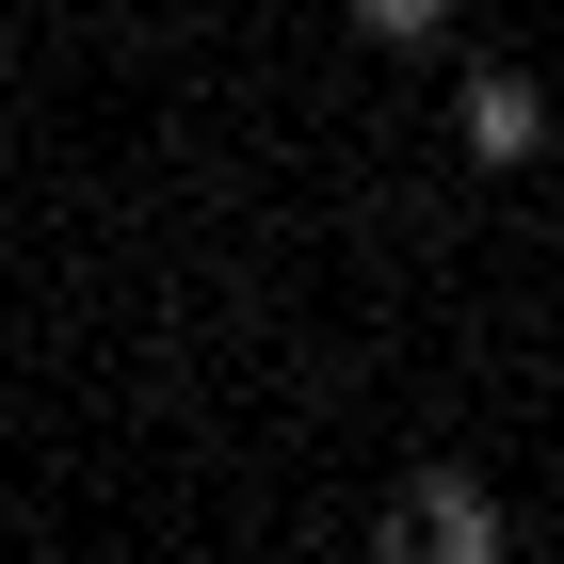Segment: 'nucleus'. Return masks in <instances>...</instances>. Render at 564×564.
<instances>
[{"instance_id":"2","label":"nucleus","mask_w":564,"mask_h":564,"mask_svg":"<svg viewBox=\"0 0 564 564\" xmlns=\"http://www.w3.org/2000/svg\"><path fill=\"white\" fill-rule=\"evenodd\" d=\"M549 130H564V113H549V82H517V65H484V82H468V162H484V177L549 162Z\"/></svg>"},{"instance_id":"3","label":"nucleus","mask_w":564,"mask_h":564,"mask_svg":"<svg viewBox=\"0 0 564 564\" xmlns=\"http://www.w3.org/2000/svg\"><path fill=\"white\" fill-rule=\"evenodd\" d=\"M355 33H371V48H435V33H452V0H355Z\"/></svg>"},{"instance_id":"1","label":"nucleus","mask_w":564,"mask_h":564,"mask_svg":"<svg viewBox=\"0 0 564 564\" xmlns=\"http://www.w3.org/2000/svg\"><path fill=\"white\" fill-rule=\"evenodd\" d=\"M371 564H517V517L484 468H403L371 517Z\"/></svg>"}]
</instances>
